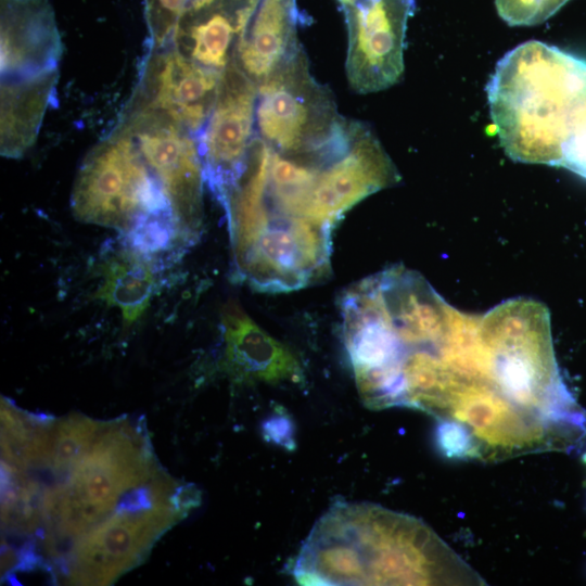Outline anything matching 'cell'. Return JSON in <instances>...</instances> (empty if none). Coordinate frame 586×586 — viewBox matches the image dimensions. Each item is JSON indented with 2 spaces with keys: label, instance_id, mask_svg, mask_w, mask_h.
Instances as JSON below:
<instances>
[{
  "label": "cell",
  "instance_id": "6da1fadb",
  "mask_svg": "<svg viewBox=\"0 0 586 586\" xmlns=\"http://www.w3.org/2000/svg\"><path fill=\"white\" fill-rule=\"evenodd\" d=\"M550 328L547 307L535 300L473 315L422 281L378 328L372 405L432 417L449 458L499 462L570 453L586 436V411L564 382Z\"/></svg>",
  "mask_w": 586,
  "mask_h": 586
},
{
  "label": "cell",
  "instance_id": "7a4b0ae2",
  "mask_svg": "<svg viewBox=\"0 0 586 586\" xmlns=\"http://www.w3.org/2000/svg\"><path fill=\"white\" fill-rule=\"evenodd\" d=\"M301 585H484L428 524L369 502L336 501L292 569Z\"/></svg>",
  "mask_w": 586,
  "mask_h": 586
},
{
  "label": "cell",
  "instance_id": "3957f363",
  "mask_svg": "<svg viewBox=\"0 0 586 586\" xmlns=\"http://www.w3.org/2000/svg\"><path fill=\"white\" fill-rule=\"evenodd\" d=\"M486 91L506 154L561 166L563 145L586 100V60L531 40L499 60Z\"/></svg>",
  "mask_w": 586,
  "mask_h": 586
},
{
  "label": "cell",
  "instance_id": "277c9868",
  "mask_svg": "<svg viewBox=\"0 0 586 586\" xmlns=\"http://www.w3.org/2000/svg\"><path fill=\"white\" fill-rule=\"evenodd\" d=\"M71 207L78 220L118 230L122 237L154 220L174 222L182 233L160 182L119 123L82 160Z\"/></svg>",
  "mask_w": 586,
  "mask_h": 586
},
{
  "label": "cell",
  "instance_id": "5b68a950",
  "mask_svg": "<svg viewBox=\"0 0 586 586\" xmlns=\"http://www.w3.org/2000/svg\"><path fill=\"white\" fill-rule=\"evenodd\" d=\"M153 475L143 437L126 423L103 425L71 469L67 482L44 493L42 517L52 524L55 537L80 536L114 508L124 492Z\"/></svg>",
  "mask_w": 586,
  "mask_h": 586
},
{
  "label": "cell",
  "instance_id": "8992f818",
  "mask_svg": "<svg viewBox=\"0 0 586 586\" xmlns=\"http://www.w3.org/2000/svg\"><path fill=\"white\" fill-rule=\"evenodd\" d=\"M348 120L311 75L303 48L257 86L256 136L278 153L321 150L344 135Z\"/></svg>",
  "mask_w": 586,
  "mask_h": 586
},
{
  "label": "cell",
  "instance_id": "52a82bcc",
  "mask_svg": "<svg viewBox=\"0 0 586 586\" xmlns=\"http://www.w3.org/2000/svg\"><path fill=\"white\" fill-rule=\"evenodd\" d=\"M117 123L133 137L183 235L193 245L202 230L205 184L196 137L153 110L126 106Z\"/></svg>",
  "mask_w": 586,
  "mask_h": 586
},
{
  "label": "cell",
  "instance_id": "ba28073f",
  "mask_svg": "<svg viewBox=\"0 0 586 586\" xmlns=\"http://www.w3.org/2000/svg\"><path fill=\"white\" fill-rule=\"evenodd\" d=\"M416 0H360L343 9L348 34L345 71L358 93L381 91L404 72L407 23Z\"/></svg>",
  "mask_w": 586,
  "mask_h": 586
},
{
  "label": "cell",
  "instance_id": "9c48e42d",
  "mask_svg": "<svg viewBox=\"0 0 586 586\" xmlns=\"http://www.w3.org/2000/svg\"><path fill=\"white\" fill-rule=\"evenodd\" d=\"M257 85L234 60L220 73L209 116L196 136L205 184L216 200L232 184L254 138Z\"/></svg>",
  "mask_w": 586,
  "mask_h": 586
},
{
  "label": "cell",
  "instance_id": "30bf717a",
  "mask_svg": "<svg viewBox=\"0 0 586 586\" xmlns=\"http://www.w3.org/2000/svg\"><path fill=\"white\" fill-rule=\"evenodd\" d=\"M220 73L198 64L171 42L150 48L126 106L161 112L196 137L212 111Z\"/></svg>",
  "mask_w": 586,
  "mask_h": 586
},
{
  "label": "cell",
  "instance_id": "8fae6325",
  "mask_svg": "<svg viewBox=\"0 0 586 586\" xmlns=\"http://www.w3.org/2000/svg\"><path fill=\"white\" fill-rule=\"evenodd\" d=\"M178 520L170 500L148 510H116L77 539L72 582L110 584L138 564L155 539Z\"/></svg>",
  "mask_w": 586,
  "mask_h": 586
},
{
  "label": "cell",
  "instance_id": "7c38bea8",
  "mask_svg": "<svg viewBox=\"0 0 586 586\" xmlns=\"http://www.w3.org/2000/svg\"><path fill=\"white\" fill-rule=\"evenodd\" d=\"M1 80L58 71L62 42L48 0H0Z\"/></svg>",
  "mask_w": 586,
  "mask_h": 586
},
{
  "label": "cell",
  "instance_id": "4fadbf2b",
  "mask_svg": "<svg viewBox=\"0 0 586 586\" xmlns=\"http://www.w3.org/2000/svg\"><path fill=\"white\" fill-rule=\"evenodd\" d=\"M224 370L238 382H300L302 368L296 357L257 326L234 303L221 311Z\"/></svg>",
  "mask_w": 586,
  "mask_h": 586
},
{
  "label": "cell",
  "instance_id": "5bb4252c",
  "mask_svg": "<svg viewBox=\"0 0 586 586\" xmlns=\"http://www.w3.org/2000/svg\"><path fill=\"white\" fill-rule=\"evenodd\" d=\"M296 0H259L234 52L237 65L258 86L301 48Z\"/></svg>",
  "mask_w": 586,
  "mask_h": 586
},
{
  "label": "cell",
  "instance_id": "9a60e30c",
  "mask_svg": "<svg viewBox=\"0 0 586 586\" xmlns=\"http://www.w3.org/2000/svg\"><path fill=\"white\" fill-rule=\"evenodd\" d=\"M59 71L1 80V154L23 156L35 143L58 81Z\"/></svg>",
  "mask_w": 586,
  "mask_h": 586
},
{
  "label": "cell",
  "instance_id": "2e32d148",
  "mask_svg": "<svg viewBox=\"0 0 586 586\" xmlns=\"http://www.w3.org/2000/svg\"><path fill=\"white\" fill-rule=\"evenodd\" d=\"M101 264L97 297L117 307L126 324L137 321L148 308L156 286L153 259L123 241L107 249Z\"/></svg>",
  "mask_w": 586,
  "mask_h": 586
},
{
  "label": "cell",
  "instance_id": "e0dca14e",
  "mask_svg": "<svg viewBox=\"0 0 586 586\" xmlns=\"http://www.w3.org/2000/svg\"><path fill=\"white\" fill-rule=\"evenodd\" d=\"M103 425L84 416H69L53 425L51 468L56 472L71 471L91 447Z\"/></svg>",
  "mask_w": 586,
  "mask_h": 586
},
{
  "label": "cell",
  "instance_id": "ac0fdd59",
  "mask_svg": "<svg viewBox=\"0 0 586 586\" xmlns=\"http://www.w3.org/2000/svg\"><path fill=\"white\" fill-rule=\"evenodd\" d=\"M144 18L150 35V48L169 42L175 28L191 0H143Z\"/></svg>",
  "mask_w": 586,
  "mask_h": 586
},
{
  "label": "cell",
  "instance_id": "d6986e66",
  "mask_svg": "<svg viewBox=\"0 0 586 586\" xmlns=\"http://www.w3.org/2000/svg\"><path fill=\"white\" fill-rule=\"evenodd\" d=\"M569 0H495L499 16L510 26L537 25L556 12Z\"/></svg>",
  "mask_w": 586,
  "mask_h": 586
},
{
  "label": "cell",
  "instance_id": "ffe728a7",
  "mask_svg": "<svg viewBox=\"0 0 586 586\" xmlns=\"http://www.w3.org/2000/svg\"><path fill=\"white\" fill-rule=\"evenodd\" d=\"M561 167L586 179V100L578 109L563 145Z\"/></svg>",
  "mask_w": 586,
  "mask_h": 586
},
{
  "label": "cell",
  "instance_id": "44dd1931",
  "mask_svg": "<svg viewBox=\"0 0 586 586\" xmlns=\"http://www.w3.org/2000/svg\"><path fill=\"white\" fill-rule=\"evenodd\" d=\"M263 433L268 441H272L289 449L292 448L293 428L289 418L283 416H273L266 420L263 425Z\"/></svg>",
  "mask_w": 586,
  "mask_h": 586
},
{
  "label": "cell",
  "instance_id": "7402d4cb",
  "mask_svg": "<svg viewBox=\"0 0 586 586\" xmlns=\"http://www.w3.org/2000/svg\"><path fill=\"white\" fill-rule=\"evenodd\" d=\"M169 500L179 519H182L200 505L201 492L191 484L180 485L173 492Z\"/></svg>",
  "mask_w": 586,
  "mask_h": 586
},
{
  "label": "cell",
  "instance_id": "603a6c76",
  "mask_svg": "<svg viewBox=\"0 0 586 586\" xmlns=\"http://www.w3.org/2000/svg\"><path fill=\"white\" fill-rule=\"evenodd\" d=\"M360 0H339V2L342 4L343 9L355 5Z\"/></svg>",
  "mask_w": 586,
  "mask_h": 586
}]
</instances>
